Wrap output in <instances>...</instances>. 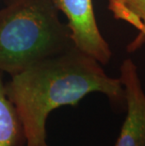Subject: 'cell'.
<instances>
[{"mask_svg":"<svg viewBox=\"0 0 145 146\" xmlns=\"http://www.w3.org/2000/svg\"><path fill=\"white\" fill-rule=\"evenodd\" d=\"M5 85L22 123L24 146L45 145L49 114L63 106H77L91 92H101L115 104L125 101L121 80L107 76L94 58L75 45L11 76Z\"/></svg>","mask_w":145,"mask_h":146,"instance_id":"6da1fadb","label":"cell"},{"mask_svg":"<svg viewBox=\"0 0 145 146\" xmlns=\"http://www.w3.org/2000/svg\"><path fill=\"white\" fill-rule=\"evenodd\" d=\"M73 46L52 0H7L0 9V71L17 74Z\"/></svg>","mask_w":145,"mask_h":146,"instance_id":"7a4b0ae2","label":"cell"},{"mask_svg":"<svg viewBox=\"0 0 145 146\" xmlns=\"http://www.w3.org/2000/svg\"><path fill=\"white\" fill-rule=\"evenodd\" d=\"M58 11L66 16L73 45L94 58L99 63L107 64L111 51L98 29L92 0H52Z\"/></svg>","mask_w":145,"mask_h":146,"instance_id":"3957f363","label":"cell"},{"mask_svg":"<svg viewBox=\"0 0 145 146\" xmlns=\"http://www.w3.org/2000/svg\"><path fill=\"white\" fill-rule=\"evenodd\" d=\"M120 80L125 92L127 115L115 146H145V94L131 60L122 64Z\"/></svg>","mask_w":145,"mask_h":146,"instance_id":"277c9868","label":"cell"},{"mask_svg":"<svg viewBox=\"0 0 145 146\" xmlns=\"http://www.w3.org/2000/svg\"><path fill=\"white\" fill-rule=\"evenodd\" d=\"M3 74L0 71V146H24L22 123L6 92Z\"/></svg>","mask_w":145,"mask_h":146,"instance_id":"5b68a950","label":"cell"},{"mask_svg":"<svg viewBox=\"0 0 145 146\" xmlns=\"http://www.w3.org/2000/svg\"><path fill=\"white\" fill-rule=\"evenodd\" d=\"M109 9L117 19L145 32V0H109Z\"/></svg>","mask_w":145,"mask_h":146,"instance_id":"8992f818","label":"cell"},{"mask_svg":"<svg viewBox=\"0 0 145 146\" xmlns=\"http://www.w3.org/2000/svg\"><path fill=\"white\" fill-rule=\"evenodd\" d=\"M44 146H48V144H47V143H46V144H45V145H44Z\"/></svg>","mask_w":145,"mask_h":146,"instance_id":"52a82bcc","label":"cell"}]
</instances>
